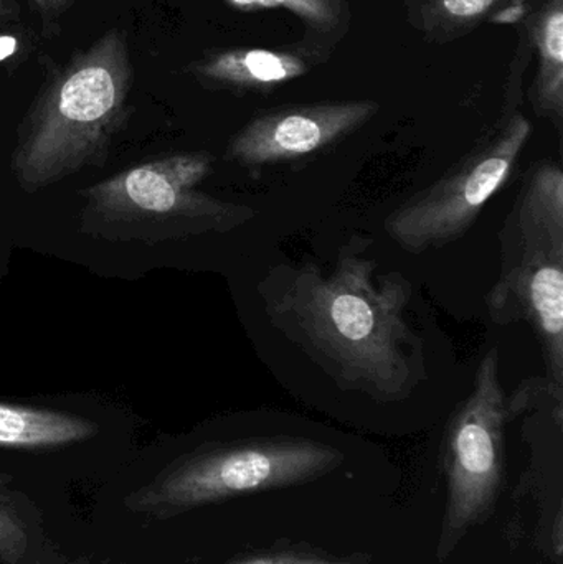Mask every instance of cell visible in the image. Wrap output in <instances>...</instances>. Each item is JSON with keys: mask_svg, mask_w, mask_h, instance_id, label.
<instances>
[{"mask_svg": "<svg viewBox=\"0 0 563 564\" xmlns=\"http://www.w3.org/2000/svg\"><path fill=\"white\" fill-rule=\"evenodd\" d=\"M369 240L353 238L331 267L280 264L260 282L271 325L337 384L373 400H405L425 378L422 338L407 312L412 284L380 273Z\"/></svg>", "mask_w": 563, "mask_h": 564, "instance_id": "1", "label": "cell"}, {"mask_svg": "<svg viewBox=\"0 0 563 564\" xmlns=\"http://www.w3.org/2000/svg\"><path fill=\"white\" fill-rule=\"evenodd\" d=\"M131 76L124 33L111 30L50 82L13 155L26 192L75 174L106 151L124 119Z\"/></svg>", "mask_w": 563, "mask_h": 564, "instance_id": "2", "label": "cell"}, {"mask_svg": "<svg viewBox=\"0 0 563 564\" xmlns=\"http://www.w3.org/2000/svg\"><path fill=\"white\" fill-rule=\"evenodd\" d=\"M499 276L489 289L496 325L528 324L541 345L545 378L563 388V171H529L498 235Z\"/></svg>", "mask_w": 563, "mask_h": 564, "instance_id": "3", "label": "cell"}, {"mask_svg": "<svg viewBox=\"0 0 563 564\" xmlns=\"http://www.w3.org/2000/svg\"><path fill=\"white\" fill-rule=\"evenodd\" d=\"M343 453L307 437H258L197 451L169 466L124 507L136 516L169 520L250 494L301 486L333 473Z\"/></svg>", "mask_w": 563, "mask_h": 564, "instance_id": "4", "label": "cell"}, {"mask_svg": "<svg viewBox=\"0 0 563 564\" xmlns=\"http://www.w3.org/2000/svg\"><path fill=\"white\" fill-rule=\"evenodd\" d=\"M501 357L491 348L479 361L472 393L453 413L443 440L448 482L440 558L491 512L505 476V427L511 417L501 381Z\"/></svg>", "mask_w": 563, "mask_h": 564, "instance_id": "5", "label": "cell"}, {"mask_svg": "<svg viewBox=\"0 0 563 564\" xmlns=\"http://www.w3.org/2000/svg\"><path fill=\"white\" fill-rule=\"evenodd\" d=\"M529 138L531 122L512 116L440 181L397 207L387 217L386 234L412 254L462 240L515 174Z\"/></svg>", "mask_w": 563, "mask_h": 564, "instance_id": "6", "label": "cell"}, {"mask_svg": "<svg viewBox=\"0 0 563 564\" xmlns=\"http://www.w3.org/2000/svg\"><path fill=\"white\" fill-rule=\"evenodd\" d=\"M207 152H184L136 165L89 188L93 207L116 220H177L202 230L230 231L250 221L255 210L198 191L212 174Z\"/></svg>", "mask_w": 563, "mask_h": 564, "instance_id": "7", "label": "cell"}, {"mask_svg": "<svg viewBox=\"0 0 563 564\" xmlns=\"http://www.w3.org/2000/svg\"><path fill=\"white\" fill-rule=\"evenodd\" d=\"M376 111V102L347 101L264 112L231 138L227 158L257 171L301 161L333 148Z\"/></svg>", "mask_w": 563, "mask_h": 564, "instance_id": "8", "label": "cell"}, {"mask_svg": "<svg viewBox=\"0 0 563 564\" xmlns=\"http://www.w3.org/2000/svg\"><path fill=\"white\" fill-rule=\"evenodd\" d=\"M96 424L85 417L40 408L0 403V447L46 449L89 440Z\"/></svg>", "mask_w": 563, "mask_h": 564, "instance_id": "9", "label": "cell"}, {"mask_svg": "<svg viewBox=\"0 0 563 564\" xmlns=\"http://www.w3.org/2000/svg\"><path fill=\"white\" fill-rule=\"evenodd\" d=\"M304 69L294 56L268 50H235L198 65L205 78L241 86L274 85L303 75Z\"/></svg>", "mask_w": 563, "mask_h": 564, "instance_id": "10", "label": "cell"}, {"mask_svg": "<svg viewBox=\"0 0 563 564\" xmlns=\"http://www.w3.org/2000/svg\"><path fill=\"white\" fill-rule=\"evenodd\" d=\"M40 542V527L15 500L0 494V564H32Z\"/></svg>", "mask_w": 563, "mask_h": 564, "instance_id": "11", "label": "cell"}, {"mask_svg": "<svg viewBox=\"0 0 563 564\" xmlns=\"http://www.w3.org/2000/svg\"><path fill=\"white\" fill-rule=\"evenodd\" d=\"M541 48L544 63L554 66L555 72L562 75L563 65V12L561 3L545 17L541 32Z\"/></svg>", "mask_w": 563, "mask_h": 564, "instance_id": "12", "label": "cell"}, {"mask_svg": "<svg viewBox=\"0 0 563 564\" xmlns=\"http://www.w3.org/2000/svg\"><path fill=\"white\" fill-rule=\"evenodd\" d=\"M234 6L241 9H253V7H288L294 12L303 13L311 19H320L326 15L327 9L321 0H230Z\"/></svg>", "mask_w": 563, "mask_h": 564, "instance_id": "13", "label": "cell"}, {"mask_svg": "<svg viewBox=\"0 0 563 564\" xmlns=\"http://www.w3.org/2000/svg\"><path fill=\"white\" fill-rule=\"evenodd\" d=\"M231 564H357L349 562H331V560L314 558V556L293 555V553H281V555H261L253 558L241 560Z\"/></svg>", "mask_w": 563, "mask_h": 564, "instance_id": "14", "label": "cell"}, {"mask_svg": "<svg viewBox=\"0 0 563 564\" xmlns=\"http://www.w3.org/2000/svg\"><path fill=\"white\" fill-rule=\"evenodd\" d=\"M496 0H442L443 9L453 17H469L481 15Z\"/></svg>", "mask_w": 563, "mask_h": 564, "instance_id": "15", "label": "cell"}, {"mask_svg": "<svg viewBox=\"0 0 563 564\" xmlns=\"http://www.w3.org/2000/svg\"><path fill=\"white\" fill-rule=\"evenodd\" d=\"M19 48V40L12 35H0V62L12 56Z\"/></svg>", "mask_w": 563, "mask_h": 564, "instance_id": "16", "label": "cell"}, {"mask_svg": "<svg viewBox=\"0 0 563 564\" xmlns=\"http://www.w3.org/2000/svg\"><path fill=\"white\" fill-rule=\"evenodd\" d=\"M19 12V6L13 0H0V20L17 19Z\"/></svg>", "mask_w": 563, "mask_h": 564, "instance_id": "17", "label": "cell"}, {"mask_svg": "<svg viewBox=\"0 0 563 564\" xmlns=\"http://www.w3.org/2000/svg\"><path fill=\"white\" fill-rule=\"evenodd\" d=\"M35 3L43 12H58L68 3V0H35Z\"/></svg>", "mask_w": 563, "mask_h": 564, "instance_id": "18", "label": "cell"}, {"mask_svg": "<svg viewBox=\"0 0 563 564\" xmlns=\"http://www.w3.org/2000/svg\"><path fill=\"white\" fill-rule=\"evenodd\" d=\"M59 564H91V562H89L88 556H78V558L69 560V562Z\"/></svg>", "mask_w": 563, "mask_h": 564, "instance_id": "19", "label": "cell"}, {"mask_svg": "<svg viewBox=\"0 0 563 564\" xmlns=\"http://www.w3.org/2000/svg\"><path fill=\"white\" fill-rule=\"evenodd\" d=\"M102 564H124V563H119V562H105Z\"/></svg>", "mask_w": 563, "mask_h": 564, "instance_id": "20", "label": "cell"}]
</instances>
